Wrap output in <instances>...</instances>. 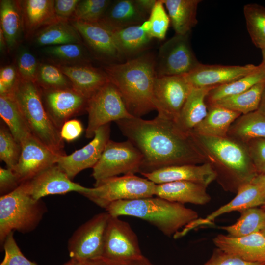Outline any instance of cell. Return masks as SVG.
<instances>
[{
    "instance_id": "cell-1",
    "label": "cell",
    "mask_w": 265,
    "mask_h": 265,
    "mask_svg": "<svg viewBox=\"0 0 265 265\" xmlns=\"http://www.w3.org/2000/svg\"><path fill=\"white\" fill-rule=\"evenodd\" d=\"M122 134L141 152L140 173L182 165H198L206 159L189 133L171 120L133 117L115 122Z\"/></svg>"
},
{
    "instance_id": "cell-2",
    "label": "cell",
    "mask_w": 265,
    "mask_h": 265,
    "mask_svg": "<svg viewBox=\"0 0 265 265\" xmlns=\"http://www.w3.org/2000/svg\"><path fill=\"white\" fill-rule=\"evenodd\" d=\"M104 70L132 116L141 118L156 110L153 91L157 76L153 54H142L123 63H110Z\"/></svg>"
},
{
    "instance_id": "cell-3",
    "label": "cell",
    "mask_w": 265,
    "mask_h": 265,
    "mask_svg": "<svg viewBox=\"0 0 265 265\" xmlns=\"http://www.w3.org/2000/svg\"><path fill=\"white\" fill-rule=\"evenodd\" d=\"M217 174L226 190L237 192L258 174L246 146L228 137L204 136L189 132Z\"/></svg>"
},
{
    "instance_id": "cell-4",
    "label": "cell",
    "mask_w": 265,
    "mask_h": 265,
    "mask_svg": "<svg viewBox=\"0 0 265 265\" xmlns=\"http://www.w3.org/2000/svg\"><path fill=\"white\" fill-rule=\"evenodd\" d=\"M111 216H131L147 221L168 237L198 218L197 212L184 204L165 199L147 197L120 200L106 209Z\"/></svg>"
},
{
    "instance_id": "cell-5",
    "label": "cell",
    "mask_w": 265,
    "mask_h": 265,
    "mask_svg": "<svg viewBox=\"0 0 265 265\" xmlns=\"http://www.w3.org/2000/svg\"><path fill=\"white\" fill-rule=\"evenodd\" d=\"M10 94L20 108L32 135L53 151L65 155L60 130L50 119L44 106L41 91L36 83L20 78Z\"/></svg>"
},
{
    "instance_id": "cell-6",
    "label": "cell",
    "mask_w": 265,
    "mask_h": 265,
    "mask_svg": "<svg viewBox=\"0 0 265 265\" xmlns=\"http://www.w3.org/2000/svg\"><path fill=\"white\" fill-rule=\"evenodd\" d=\"M47 211L41 199H34L24 183L16 189L0 197V243L3 246L12 232L33 231Z\"/></svg>"
},
{
    "instance_id": "cell-7",
    "label": "cell",
    "mask_w": 265,
    "mask_h": 265,
    "mask_svg": "<svg viewBox=\"0 0 265 265\" xmlns=\"http://www.w3.org/2000/svg\"><path fill=\"white\" fill-rule=\"evenodd\" d=\"M156 184L135 174L115 176L95 182L94 187L81 195L105 210L120 200L153 197Z\"/></svg>"
},
{
    "instance_id": "cell-8",
    "label": "cell",
    "mask_w": 265,
    "mask_h": 265,
    "mask_svg": "<svg viewBox=\"0 0 265 265\" xmlns=\"http://www.w3.org/2000/svg\"><path fill=\"white\" fill-rule=\"evenodd\" d=\"M143 156L129 140L118 142L109 140L97 163L92 168L95 182L123 174L140 173Z\"/></svg>"
},
{
    "instance_id": "cell-9",
    "label": "cell",
    "mask_w": 265,
    "mask_h": 265,
    "mask_svg": "<svg viewBox=\"0 0 265 265\" xmlns=\"http://www.w3.org/2000/svg\"><path fill=\"white\" fill-rule=\"evenodd\" d=\"M86 110L88 114L85 136L93 138L95 132L111 121L134 117L129 113L119 92L110 82L88 99Z\"/></svg>"
},
{
    "instance_id": "cell-10",
    "label": "cell",
    "mask_w": 265,
    "mask_h": 265,
    "mask_svg": "<svg viewBox=\"0 0 265 265\" xmlns=\"http://www.w3.org/2000/svg\"><path fill=\"white\" fill-rule=\"evenodd\" d=\"M110 216L107 212L96 214L74 232L68 242L71 259L90 262L102 258Z\"/></svg>"
},
{
    "instance_id": "cell-11",
    "label": "cell",
    "mask_w": 265,
    "mask_h": 265,
    "mask_svg": "<svg viewBox=\"0 0 265 265\" xmlns=\"http://www.w3.org/2000/svg\"><path fill=\"white\" fill-rule=\"evenodd\" d=\"M189 34H175L160 47L156 58L157 77L186 75L201 63L191 47Z\"/></svg>"
},
{
    "instance_id": "cell-12",
    "label": "cell",
    "mask_w": 265,
    "mask_h": 265,
    "mask_svg": "<svg viewBox=\"0 0 265 265\" xmlns=\"http://www.w3.org/2000/svg\"><path fill=\"white\" fill-rule=\"evenodd\" d=\"M142 255L137 237L130 224L119 217L110 215L106 229L100 259L117 263L137 259Z\"/></svg>"
},
{
    "instance_id": "cell-13",
    "label": "cell",
    "mask_w": 265,
    "mask_h": 265,
    "mask_svg": "<svg viewBox=\"0 0 265 265\" xmlns=\"http://www.w3.org/2000/svg\"><path fill=\"white\" fill-rule=\"evenodd\" d=\"M192 88L185 75L157 77L153 101L158 115L175 123Z\"/></svg>"
},
{
    "instance_id": "cell-14",
    "label": "cell",
    "mask_w": 265,
    "mask_h": 265,
    "mask_svg": "<svg viewBox=\"0 0 265 265\" xmlns=\"http://www.w3.org/2000/svg\"><path fill=\"white\" fill-rule=\"evenodd\" d=\"M21 145L19 161L13 169L21 184L57 164L59 156H61L53 151L32 135Z\"/></svg>"
},
{
    "instance_id": "cell-15",
    "label": "cell",
    "mask_w": 265,
    "mask_h": 265,
    "mask_svg": "<svg viewBox=\"0 0 265 265\" xmlns=\"http://www.w3.org/2000/svg\"><path fill=\"white\" fill-rule=\"evenodd\" d=\"M110 132V124L101 127L89 143L69 155L60 156L57 164L71 179L81 171L93 168L109 140Z\"/></svg>"
},
{
    "instance_id": "cell-16",
    "label": "cell",
    "mask_w": 265,
    "mask_h": 265,
    "mask_svg": "<svg viewBox=\"0 0 265 265\" xmlns=\"http://www.w3.org/2000/svg\"><path fill=\"white\" fill-rule=\"evenodd\" d=\"M23 183L28 193L35 200L41 199L48 195L73 191L82 194L88 191L89 188L73 182L57 164L49 167Z\"/></svg>"
},
{
    "instance_id": "cell-17",
    "label": "cell",
    "mask_w": 265,
    "mask_h": 265,
    "mask_svg": "<svg viewBox=\"0 0 265 265\" xmlns=\"http://www.w3.org/2000/svg\"><path fill=\"white\" fill-rule=\"evenodd\" d=\"M41 91L47 113L59 130L72 117L86 110L88 99L73 88Z\"/></svg>"
},
{
    "instance_id": "cell-18",
    "label": "cell",
    "mask_w": 265,
    "mask_h": 265,
    "mask_svg": "<svg viewBox=\"0 0 265 265\" xmlns=\"http://www.w3.org/2000/svg\"><path fill=\"white\" fill-rule=\"evenodd\" d=\"M265 205V200L260 187L256 184L249 182L240 186L236 196L226 204L204 218H198L191 222L182 230L177 233L175 238L183 237L193 229L203 226L212 225L218 216L234 211L240 212L246 209Z\"/></svg>"
},
{
    "instance_id": "cell-19",
    "label": "cell",
    "mask_w": 265,
    "mask_h": 265,
    "mask_svg": "<svg viewBox=\"0 0 265 265\" xmlns=\"http://www.w3.org/2000/svg\"><path fill=\"white\" fill-rule=\"evenodd\" d=\"M258 65H208L200 63L185 75L193 88L215 87L239 79L256 70Z\"/></svg>"
},
{
    "instance_id": "cell-20",
    "label": "cell",
    "mask_w": 265,
    "mask_h": 265,
    "mask_svg": "<svg viewBox=\"0 0 265 265\" xmlns=\"http://www.w3.org/2000/svg\"><path fill=\"white\" fill-rule=\"evenodd\" d=\"M71 22L97 57L112 62L123 58L109 30L98 23Z\"/></svg>"
},
{
    "instance_id": "cell-21",
    "label": "cell",
    "mask_w": 265,
    "mask_h": 265,
    "mask_svg": "<svg viewBox=\"0 0 265 265\" xmlns=\"http://www.w3.org/2000/svg\"><path fill=\"white\" fill-rule=\"evenodd\" d=\"M140 174L156 185L175 181H189L208 186L217 178L215 171L208 162L198 165L171 166L151 172Z\"/></svg>"
},
{
    "instance_id": "cell-22",
    "label": "cell",
    "mask_w": 265,
    "mask_h": 265,
    "mask_svg": "<svg viewBox=\"0 0 265 265\" xmlns=\"http://www.w3.org/2000/svg\"><path fill=\"white\" fill-rule=\"evenodd\" d=\"M213 242L216 247L245 260L265 262V236L260 232L239 238L219 234Z\"/></svg>"
},
{
    "instance_id": "cell-23",
    "label": "cell",
    "mask_w": 265,
    "mask_h": 265,
    "mask_svg": "<svg viewBox=\"0 0 265 265\" xmlns=\"http://www.w3.org/2000/svg\"><path fill=\"white\" fill-rule=\"evenodd\" d=\"M147 15L135 0H112L98 23L113 31L140 25L148 19Z\"/></svg>"
},
{
    "instance_id": "cell-24",
    "label": "cell",
    "mask_w": 265,
    "mask_h": 265,
    "mask_svg": "<svg viewBox=\"0 0 265 265\" xmlns=\"http://www.w3.org/2000/svg\"><path fill=\"white\" fill-rule=\"evenodd\" d=\"M208 186L195 182L180 181L156 185L155 195L182 204L205 205L211 199Z\"/></svg>"
},
{
    "instance_id": "cell-25",
    "label": "cell",
    "mask_w": 265,
    "mask_h": 265,
    "mask_svg": "<svg viewBox=\"0 0 265 265\" xmlns=\"http://www.w3.org/2000/svg\"><path fill=\"white\" fill-rule=\"evenodd\" d=\"M57 66L69 79L73 89L87 99L109 81L104 70L89 64Z\"/></svg>"
},
{
    "instance_id": "cell-26",
    "label": "cell",
    "mask_w": 265,
    "mask_h": 265,
    "mask_svg": "<svg viewBox=\"0 0 265 265\" xmlns=\"http://www.w3.org/2000/svg\"><path fill=\"white\" fill-rule=\"evenodd\" d=\"M23 16L24 33L29 36L40 28L62 20L56 15L54 0H20Z\"/></svg>"
},
{
    "instance_id": "cell-27",
    "label": "cell",
    "mask_w": 265,
    "mask_h": 265,
    "mask_svg": "<svg viewBox=\"0 0 265 265\" xmlns=\"http://www.w3.org/2000/svg\"><path fill=\"white\" fill-rule=\"evenodd\" d=\"M207 107L206 117L189 132L204 136L227 137L231 125L241 114L216 105Z\"/></svg>"
},
{
    "instance_id": "cell-28",
    "label": "cell",
    "mask_w": 265,
    "mask_h": 265,
    "mask_svg": "<svg viewBox=\"0 0 265 265\" xmlns=\"http://www.w3.org/2000/svg\"><path fill=\"white\" fill-rule=\"evenodd\" d=\"M213 88L192 89L175 122L180 129L188 133L204 119L208 112L206 97Z\"/></svg>"
},
{
    "instance_id": "cell-29",
    "label": "cell",
    "mask_w": 265,
    "mask_h": 265,
    "mask_svg": "<svg viewBox=\"0 0 265 265\" xmlns=\"http://www.w3.org/2000/svg\"><path fill=\"white\" fill-rule=\"evenodd\" d=\"M175 34H189L198 23L197 10L200 0H162Z\"/></svg>"
},
{
    "instance_id": "cell-30",
    "label": "cell",
    "mask_w": 265,
    "mask_h": 265,
    "mask_svg": "<svg viewBox=\"0 0 265 265\" xmlns=\"http://www.w3.org/2000/svg\"><path fill=\"white\" fill-rule=\"evenodd\" d=\"M0 28L5 36L7 48L13 50L20 41L24 33L20 0L0 1Z\"/></svg>"
},
{
    "instance_id": "cell-31",
    "label": "cell",
    "mask_w": 265,
    "mask_h": 265,
    "mask_svg": "<svg viewBox=\"0 0 265 265\" xmlns=\"http://www.w3.org/2000/svg\"><path fill=\"white\" fill-rule=\"evenodd\" d=\"M35 43L40 46L66 44H82V38L69 20H60L39 30L34 35Z\"/></svg>"
},
{
    "instance_id": "cell-32",
    "label": "cell",
    "mask_w": 265,
    "mask_h": 265,
    "mask_svg": "<svg viewBox=\"0 0 265 265\" xmlns=\"http://www.w3.org/2000/svg\"><path fill=\"white\" fill-rule=\"evenodd\" d=\"M227 137L243 144L265 139V116L257 110L240 115L231 125Z\"/></svg>"
},
{
    "instance_id": "cell-33",
    "label": "cell",
    "mask_w": 265,
    "mask_h": 265,
    "mask_svg": "<svg viewBox=\"0 0 265 265\" xmlns=\"http://www.w3.org/2000/svg\"><path fill=\"white\" fill-rule=\"evenodd\" d=\"M265 81V64L263 62L249 74L231 82L212 88L206 97L207 105L223 98L245 92L254 85Z\"/></svg>"
},
{
    "instance_id": "cell-34",
    "label": "cell",
    "mask_w": 265,
    "mask_h": 265,
    "mask_svg": "<svg viewBox=\"0 0 265 265\" xmlns=\"http://www.w3.org/2000/svg\"><path fill=\"white\" fill-rule=\"evenodd\" d=\"M140 25L110 30L123 58L136 55L149 45L152 38L141 28Z\"/></svg>"
},
{
    "instance_id": "cell-35",
    "label": "cell",
    "mask_w": 265,
    "mask_h": 265,
    "mask_svg": "<svg viewBox=\"0 0 265 265\" xmlns=\"http://www.w3.org/2000/svg\"><path fill=\"white\" fill-rule=\"evenodd\" d=\"M0 116L21 144L32 135L20 108L10 94L0 95Z\"/></svg>"
},
{
    "instance_id": "cell-36",
    "label": "cell",
    "mask_w": 265,
    "mask_h": 265,
    "mask_svg": "<svg viewBox=\"0 0 265 265\" xmlns=\"http://www.w3.org/2000/svg\"><path fill=\"white\" fill-rule=\"evenodd\" d=\"M265 86V81L259 83L242 93L229 96L209 105H216L241 114L257 110Z\"/></svg>"
},
{
    "instance_id": "cell-37",
    "label": "cell",
    "mask_w": 265,
    "mask_h": 265,
    "mask_svg": "<svg viewBox=\"0 0 265 265\" xmlns=\"http://www.w3.org/2000/svg\"><path fill=\"white\" fill-rule=\"evenodd\" d=\"M241 215L236 223L220 227L233 238L244 237L260 232L265 227V211L261 207H253L239 212Z\"/></svg>"
},
{
    "instance_id": "cell-38",
    "label": "cell",
    "mask_w": 265,
    "mask_h": 265,
    "mask_svg": "<svg viewBox=\"0 0 265 265\" xmlns=\"http://www.w3.org/2000/svg\"><path fill=\"white\" fill-rule=\"evenodd\" d=\"M243 13L252 42L261 50L265 49V7L247 4L243 7Z\"/></svg>"
},
{
    "instance_id": "cell-39",
    "label": "cell",
    "mask_w": 265,
    "mask_h": 265,
    "mask_svg": "<svg viewBox=\"0 0 265 265\" xmlns=\"http://www.w3.org/2000/svg\"><path fill=\"white\" fill-rule=\"evenodd\" d=\"M45 53L53 60L61 63L58 65L89 64V54L82 44H66L46 47Z\"/></svg>"
},
{
    "instance_id": "cell-40",
    "label": "cell",
    "mask_w": 265,
    "mask_h": 265,
    "mask_svg": "<svg viewBox=\"0 0 265 265\" xmlns=\"http://www.w3.org/2000/svg\"><path fill=\"white\" fill-rule=\"evenodd\" d=\"M35 83L41 90L73 88L67 76L56 66L39 63Z\"/></svg>"
},
{
    "instance_id": "cell-41",
    "label": "cell",
    "mask_w": 265,
    "mask_h": 265,
    "mask_svg": "<svg viewBox=\"0 0 265 265\" xmlns=\"http://www.w3.org/2000/svg\"><path fill=\"white\" fill-rule=\"evenodd\" d=\"M112 0H83L77 5L72 20L87 23H98L103 17Z\"/></svg>"
},
{
    "instance_id": "cell-42",
    "label": "cell",
    "mask_w": 265,
    "mask_h": 265,
    "mask_svg": "<svg viewBox=\"0 0 265 265\" xmlns=\"http://www.w3.org/2000/svg\"><path fill=\"white\" fill-rule=\"evenodd\" d=\"M22 145L14 137L8 127L1 125L0 129V159L6 168L13 169L21 155Z\"/></svg>"
},
{
    "instance_id": "cell-43",
    "label": "cell",
    "mask_w": 265,
    "mask_h": 265,
    "mask_svg": "<svg viewBox=\"0 0 265 265\" xmlns=\"http://www.w3.org/2000/svg\"><path fill=\"white\" fill-rule=\"evenodd\" d=\"M148 19L152 24L151 30L148 33L151 38L163 40L166 36L170 22L162 0H158L152 10Z\"/></svg>"
},
{
    "instance_id": "cell-44",
    "label": "cell",
    "mask_w": 265,
    "mask_h": 265,
    "mask_svg": "<svg viewBox=\"0 0 265 265\" xmlns=\"http://www.w3.org/2000/svg\"><path fill=\"white\" fill-rule=\"evenodd\" d=\"M39 64L35 56L26 49L21 50L17 56L19 77L35 83Z\"/></svg>"
},
{
    "instance_id": "cell-45",
    "label": "cell",
    "mask_w": 265,
    "mask_h": 265,
    "mask_svg": "<svg viewBox=\"0 0 265 265\" xmlns=\"http://www.w3.org/2000/svg\"><path fill=\"white\" fill-rule=\"evenodd\" d=\"M14 232L6 238L2 247L4 257L0 265H38L26 258L21 252L14 237Z\"/></svg>"
},
{
    "instance_id": "cell-46",
    "label": "cell",
    "mask_w": 265,
    "mask_h": 265,
    "mask_svg": "<svg viewBox=\"0 0 265 265\" xmlns=\"http://www.w3.org/2000/svg\"><path fill=\"white\" fill-rule=\"evenodd\" d=\"M203 265H265V262L246 261L216 247Z\"/></svg>"
},
{
    "instance_id": "cell-47",
    "label": "cell",
    "mask_w": 265,
    "mask_h": 265,
    "mask_svg": "<svg viewBox=\"0 0 265 265\" xmlns=\"http://www.w3.org/2000/svg\"><path fill=\"white\" fill-rule=\"evenodd\" d=\"M18 78L16 67L9 65L1 67L0 70V95L10 94Z\"/></svg>"
},
{
    "instance_id": "cell-48",
    "label": "cell",
    "mask_w": 265,
    "mask_h": 265,
    "mask_svg": "<svg viewBox=\"0 0 265 265\" xmlns=\"http://www.w3.org/2000/svg\"><path fill=\"white\" fill-rule=\"evenodd\" d=\"M17 176L12 169L0 168V193L3 196L10 193L20 185Z\"/></svg>"
},
{
    "instance_id": "cell-49",
    "label": "cell",
    "mask_w": 265,
    "mask_h": 265,
    "mask_svg": "<svg viewBox=\"0 0 265 265\" xmlns=\"http://www.w3.org/2000/svg\"><path fill=\"white\" fill-rule=\"evenodd\" d=\"M244 145L255 167L265 163V139H253Z\"/></svg>"
},
{
    "instance_id": "cell-50",
    "label": "cell",
    "mask_w": 265,
    "mask_h": 265,
    "mask_svg": "<svg viewBox=\"0 0 265 265\" xmlns=\"http://www.w3.org/2000/svg\"><path fill=\"white\" fill-rule=\"evenodd\" d=\"M81 123L77 119L69 120L64 123L60 130V134L63 140L73 141L79 137L83 132Z\"/></svg>"
},
{
    "instance_id": "cell-51",
    "label": "cell",
    "mask_w": 265,
    "mask_h": 265,
    "mask_svg": "<svg viewBox=\"0 0 265 265\" xmlns=\"http://www.w3.org/2000/svg\"><path fill=\"white\" fill-rule=\"evenodd\" d=\"M80 0H55L54 9L57 17L62 20H72Z\"/></svg>"
},
{
    "instance_id": "cell-52",
    "label": "cell",
    "mask_w": 265,
    "mask_h": 265,
    "mask_svg": "<svg viewBox=\"0 0 265 265\" xmlns=\"http://www.w3.org/2000/svg\"><path fill=\"white\" fill-rule=\"evenodd\" d=\"M90 262L93 265H154L143 255L137 259L117 263L107 262L102 259Z\"/></svg>"
},
{
    "instance_id": "cell-53",
    "label": "cell",
    "mask_w": 265,
    "mask_h": 265,
    "mask_svg": "<svg viewBox=\"0 0 265 265\" xmlns=\"http://www.w3.org/2000/svg\"><path fill=\"white\" fill-rule=\"evenodd\" d=\"M137 4L148 15H150L157 0H135Z\"/></svg>"
},
{
    "instance_id": "cell-54",
    "label": "cell",
    "mask_w": 265,
    "mask_h": 265,
    "mask_svg": "<svg viewBox=\"0 0 265 265\" xmlns=\"http://www.w3.org/2000/svg\"><path fill=\"white\" fill-rule=\"evenodd\" d=\"M260 188L265 200V174H257L251 181Z\"/></svg>"
},
{
    "instance_id": "cell-55",
    "label": "cell",
    "mask_w": 265,
    "mask_h": 265,
    "mask_svg": "<svg viewBox=\"0 0 265 265\" xmlns=\"http://www.w3.org/2000/svg\"><path fill=\"white\" fill-rule=\"evenodd\" d=\"M63 265H93L92 262L80 261L71 259V260Z\"/></svg>"
},
{
    "instance_id": "cell-56",
    "label": "cell",
    "mask_w": 265,
    "mask_h": 265,
    "mask_svg": "<svg viewBox=\"0 0 265 265\" xmlns=\"http://www.w3.org/2000/svg\"><path fill=\"white\" fill-rule=\"evenodd\" d=\"M257 111L265 116V86Z\"/></svg>"
},
{
    "instance_id": "cell-57",
    "label": "cell",
    "mask_w": 265,
    "mask_h": 265,
    "mask_svg": "<svg viewBox=\"0 0 265 265\" xmlns=\"http://www.w3.org/2000/svg\"><path fill=\"white\" fill-rule=\"evenodd\" d=\"M7 48L6 41L2 29L0 28V50L3 52Z\"/></svg>"
},
{
    "instance_id": "cell-58",
    "label": "cell",
    "mask_w": 265,
    "mask_h": 265,
    "mask_svg": "<svg viewBox=\"0 0 265 265\" xmlns=\"http://www.w3.org/2000/svg\"><path fill=\"white\" fill-rule=\"evenodd\" d=\"M141 28L145 32L148 33L152 28V24L150 21L148 19L140 25Z\"/></svg>"
},
{
    "instance_id": "cell-59",
    "label": "cell",
    "mask_w": 265,
    "mask_h": 265,
    "mask_svg": "<svg viewBox=\"0 0 265 265\" xmlns=\"http://www.w3.org/2000/svg\"><path fill=\"white\" fill-rule=\"evenodd\" d=\"M258 174H265V163L256 166Z\"/></svg>"
},
{
    "instance_id": "cell-60",
    "label": "cell",
    "mask_w": 265,
    "mask_h": 265,
    "mask_svg": "<svg viewBox=\"0 0 265 265\" xmlns=\"http://www.w3.org/2000/svg\"><path fill=\"white\" fill-rule=\"evenodd\" d=\"M262 62L265 64V49L262 50Z\"/></svg>"
},
{
    "instance_id": "cell-61",
    "label": "cell",
    "mask_w": 265,
    "mask_h": 265,
    "mask_svg": "<svg viewBox=\"0 0 265 265\" xmlns=\"http://www.w3.org/2000/svg\"><path fill=\"white\" fill-rule=\"evenodd\" d=\"M260 232L265 236V227L260 231Z\"/></svg>"
},
{
    "instance_id": "cell-62",
    "label": "cell",
    "mask_w": 265,
    "mask_h": 265,
    "mask_svg": "<svg viewBox=\"0 0 265 265\" xmlns=\"http://www.w3.org/2000/svg\"><path fill=\"white\" fill-rule=\"evenodd\" d=\"M261 207L265 211V205L261 206Z\"/></svg>"
}]
</instances>
